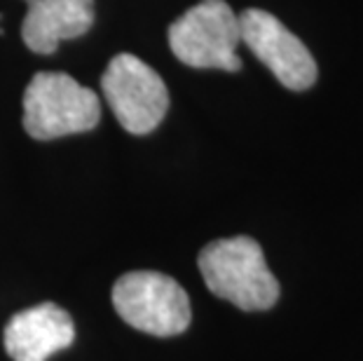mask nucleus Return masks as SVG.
Segmentation results:
<instances>
[{"label":"nucleus","mask_w":363,"mask_h":361,"mask_svg":"<svg viewBox=\"0 0 363 361\" xmlns=\"http://www.w3.org/2000/svg\"><path fill=\"white\" fill-rule=\"evenodd\" d=\"M101 120V101L68 73L43 71L24 91V129L30 139L52 141L91 132Z\"/></svg>","instance_id":"f03ea898"},{"label":"nucleus","mask_w":363,"mask_h":361,"mask_svg":"<svg viewBox=\"0 0 363 361\" xmlns=\"http://www.w3.org/2000/svg\"><path fill=\"white\" fill-rule=\"evenodd\" d=\"M101 89L122 129L134 136L155 132L169 111V89L155 68L134 55H118L106 66Z\"/></svg>","instance_id":"39448f33"},{"label":"nucleus","mask_w":363,"mask_h":361,"mask_svg":"<svg viewBox=\"0 0 363 361\" xmlns=\"http://www.w3.org/2000/svg\"><path fill=\"white\" fill-rule=\"evenodd\" d=\"M115 312L136 331L172 338L190 326V298L174 277L155 270H134L115 282Z\"/></svg>","instance_id":"20e7f679"},{"label":"nucleus","mask_w":363,"mask_h":361,"mask_svg":"<svg viewBox=\"0 0 363 361\" xmlns=\"http://www.w3.org/2000/svg\"><path fill=\"white\" fill-rule=\"evenodd\" d=\"M21 38L35 55H52L61 40H75L94 26V0H26Z\"/></svg>","instance_id":"6e6552de"},{"label":"nucleus","mask_w":363,"mask_h":361,"mask_svg":"<svg viewBox=\"0 0 363 361\" xmlns=\"http://www.w3.org/2000/svg\"><path fill=\"white\" fill-rule=\"evenodd\" d=\"M5 352L14 361H48L75 340L73 317L64 307L40 303L17 312L7 321Z\"/></svg>","instance_id":"0eeeda50"},{"label":"nucleus","mask_w":363,"mask_h":361,"mask_svg":"<svg viewBox=\"0 0 363 361\" xmlns=\"http://www.w3.org/2000/svg\"><path fill=\"white\" fill-rule=\"evenodd\" d=\"M239 43V17L225 0H202L169 26V48L190 68L242 71V59L237 57Z\"/></svg>","instance_id":"7ed1b4c3"},{"label":"nucleus","mask_w":363,"mask_h":361,"mask_svg":"<svg viewBox=\"0 0 363 361\" xmlns=\"http://www.w3.org/2000/svg\"><path fill=\"white\" fill-rule=\"evenodd\" d=\"M197 265L208 291L239 310L260 312L279 301V282L253 237L239 235L206 244Z\"/></svg>","instance_id":"f257e3e1"},{"label":"nucleus","mask_w":363,"mask_h":361,"mask_svg":"<svg viewBox=\"0 0 363 361\" xmlns=\"http://www.w3.org/2000/svg\"><path fill=\"white\" fill-rule=\"evenodd\" d=\"M239 30L242 43H246V48L272 71L286 89L305 91L316 82L319 68L312 52L274 14L256 7L244 10L239 14Z\"/></svg>","instance_id":"423d86ee"},{"label":"nucleus","mask_w":363,"mask_h":361,"mask_svg":"<svg viewBox=\"0 0 363 361\" xmlns=\"http://www.w3.org/2000/svg\"><path fill=\"white\" fill-rule=\"evenodd\" d=\"M0 19H3V17H0Z\"/></svg>","instance_id":"1a4fd4ad"}]
</instances>
